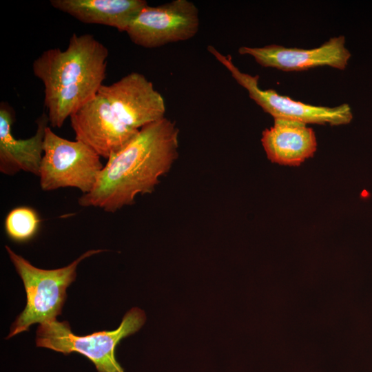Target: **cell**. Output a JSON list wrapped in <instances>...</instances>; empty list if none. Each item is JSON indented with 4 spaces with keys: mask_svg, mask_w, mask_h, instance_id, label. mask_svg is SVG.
I'll use <instances>...</instances> for the list:
<instances>
[{
    "mask_svg": "<svg viewBox=\"0 0 372 372\" xmlns=\"http://www.w3.org/2000/svg\"><path fill=\"white\" fill-rule=\"evenodd\" d=\"M13 115L10 108L0 106V172L12 176L23 171L39 176L43 156L45 129L50 125L45 113L37 120L35 134L25 139H17L12 133Z\"/></svg>",
    "mask_w": 372,
    "mask_h": 372,
    "instance_id": "8fae6325",
    "label": "cell"
},
{
    "mask_svg": "<svg viewBox=\"0 0 372 372\" xmlns=\"http://www.w3.org/2000/svg\"><path fill=\"white\" fill-rule=\"evenodd\" d=\"M76 140L108 159L139 132L125 125L109 102L100 94L70 117Z\"/></svg>",
    "mask_w": 372,
    "mask_h": 372,
    "instance_id": "9c48e42d",
    "label": "cell"
},
{
    "mask_svg": "<svg viewBox=\"0 0 372 372\" xmlns=\"http://www.w3.org/2000/svg\"><path fill=\"white\" fill-rule=\"evenodd\" d=\"M51 6L79 21L110 26L125 32L147 4L145 0H51Z\"/></svg>",
    "mask_w": 372,
    "mask_h": 372,
    "instance_id": "4fadbf2b",
    "label": "cell"
},
{
    "mask_svg": "<svg viewBox=\"0 0 372 372\" xmlns=\"http://www.w3.org/2000/svg\"><path fill=\"white\" fill-rule=\"evenodd\" d=\"M108 49L92 34L74 33L65 50L48 49L32 63L44 85L50 125L65 120L94 98L105 78Z\"/></svg>",
    "mask_w": 372,
    "mask_h": 372,
    "instance_id": "7a4b0ae2",
    "label": "cell"
},
{
    "mask_svg": "<svg viewBox=\"0 0 372 372\" xmlns=\"http://www.w3.org/2000/svg\"><path fill=\"white\" fill-rule=\"evenodd\" d=\"M121 119L130 128L143 127L165 117L163 96L143 74L131 72L99 90Z\"/></svg>",
    "mask_w": 372,
    "mask_h": 372,
    "instance_id": "ba28073f",
    "label": "cell"
},
{
    "mask_svg": "<svg viewBox=\"0 0 372 372\" xmlns=\"http://www.w3.org/2000/svg\"><path fill=\"white\" fill-rule=\"evenodd\" d=\"M238 52L253 57L262 67L285 72L304 71L320 66L344 70L351 56L345 46L343 35L333 37L311 49L271 44L262 47L241 46Z\"/></svg>",
    "mask_w": 372,
    "mask_h": 372,
    "instance_id": "30bf717a",
    "label": "cell"
},
{
    "mask_svg": "<svg viewBox=\"0 0 372 372\" xmlns=\"http://www.w3.org/2000/svg\"><path fill=\"white\" fill-rule=\"evenodd\" d=\"M5 247L23 282L27 298L26 306L12 323L6 339L28 331L35 323L56 320L67 298L66 289L75 280L78 265L85 258L105 251L89 250L66 267L43 269L32 265L10 247Z\"/></svg>",
    "mask_w": 372,
    "mask_h": 372,
    "instance_id": "3957f363",
    "label": "cell"
},
{
    "mask_svg": "<svg viewBox=\"0 0 372 372\" xmlns=\"http://www.w3.org/2000/svg\"><path fill=\"white\" fill-rule=\"evenodd\" d=\"M273 125L262 133L261 142L267 158L282 165L298 166L317 150L313 129L294 120L273 118Z\"/></svg>",
    "mask_w": 372,
    "mask_h": 372,
    "instance_id": "7c38bea8",
    "label": "cell"
},
{
    "mask_svg": "<svg viewBox=\"0 0 372 372\" xmlns=\"http://www.w3.org/2000/svg\"><path fill=\"white\" fill-rule=\"evenodd\" d=\"M43 151L39 176L42 190L75 187L83 194L92 190L104 167L95 151L79 141L59 136L49 125Z\"/></svg>",
    "mask_w": 372,
    "mask_h": 372,
    "instance_id": "5b68a950",
    "label": "cell"
},
{
    "mask_svg": "<svg viewBox=\"0 0 372 372\" xmlns=\"http://www.w3.org/2000/svg\"><path fill=\"white\" fill-rule=\"evenodd\" d=\"M41 218L37 211L27 206L17 207L10 210L4 220L8 237L16 242L31 240L38 233Z\"/></svg>",
    "mask_w": 372,
    "mask_h": 372,
    "instance_id": "5bb4252c",
    "label": "cell"
},
{
    "mask_svg": "<svg viewBox=\"0 0 372 372\" xmlns=\"http://www.w3.org/2000/svg\"><path fill=\"white\" fill-rule=\"evenodd\" d=\"M179 130L165 116L143 127L122 149L112 154L91 192L79 197L84 207L114 213L151 193L178 156Z\"/></svg>",
    "mask_w": 372,
    "mask_h": 372,
    "instance_id": "6da1fadb",
    "label": "cell"
},
{
    "mask_svg": "<svg viewBox=\"0 0 372 372\" xmlns=\"http://www.w3.org/2000/svg\"><path fill=\"white\" fill-rule=\"evenodd\" d=\"M208 51L231 73L234 80L247 90L250 99L273 118L294 120L306 124L341 125L349 123L353 118L351 107L342 103L335 107H324L295 101L276 90L260 87L259 76H252L240 71L233 63L231 56H225L214 46Z\"/></svg>",
    "mask_w": 372,
    "mask_h": 372,
    "instance_id": "8992f818",
    "label": "cell"
},
{
    "mask_svg": "<svg viewBox=\"0 0 372 372\" xmlns=\"http://www.w3.org/2000/svg\"><path fill=\"white\" fill-rule=\"evenodd\" d=\"M199 12L188 0H173L158 6L147 5L132 19L125 32L136 45L156 48L193 38L199 29Z\"/></svg>",
    "mask_w": 372,
    "mask_h": 372,
    "instance_id": "52a82bcc",
    "label": "cell"
},
{
    "mask_svg": "<svg viewBox=\"0 0 372 372\" xmlns=\"http://www.w3.org/2000/svg\"><path fill=\"white\" fill-rule=\"evenodd\" d=\"M145 321L144 311L133 307L124 315L115 330L78 335L72 333L67 321L55 320L39 324L36 344L65 355L80 353L92 361L99 372H125L116 360V347L122 339L137 332Z\"/></svg>",
    "mask_w": 372,
    "mask_h": 372,
    "instance_id": "277c9868",
    "label": "cell"
}]
</instances>
